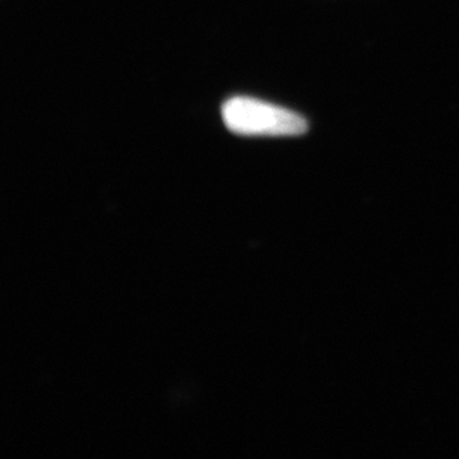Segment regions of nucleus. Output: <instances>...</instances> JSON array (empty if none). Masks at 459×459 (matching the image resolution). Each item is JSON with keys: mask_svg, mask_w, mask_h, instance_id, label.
Returning a JSON list of instances; mask_svg holds the SVG:
<instances>
[{"mask_svg": "<svg viewBox=\"0 0 459 459\" xmlns=\"http://www.w3.org/2000/svg\"><path fill=\"white\" fill-rule=\"evenodd\" d=\"M226 128L238 135L295 137L305 134L307 122L299 113L252 97H234L221 106Z\"/></svg>", "mask_w": 459, "mask_h": 459, "instance_id": "obj_1", "label": "nucleus"}]
</instances>
